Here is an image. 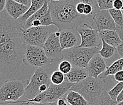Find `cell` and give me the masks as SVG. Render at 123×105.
<instances>
[{"label": "cell", "instance_id": "35", "mask_svg": "<svg viewBox=\"0 0 123 105\" xmlns=\"http://www.w3.org/2000/svg\"><path fill=\"white\" fill-rule=\"evenodd\" d=\"M56 104L57 105H69L66 98H64V97L58 99V101H56Z\"/></svg>", "mask_w": 123, "mask_h": 105}, {"label": "cell", "instance_id": "1", "mask_svg": "<svg viewBox=\"0 0 123 105\" xmlns=\"http://www.w3.org/2000/svg\"><path fill=\"white\" fill-rule=\"evenodd\" d=\"M22 27L6 10L0 12V74H15L24 63L26 45Z\"/></svg>", "mask_w": 123, "mask_h": 105}, {"label": "cell", "instance_id": "36", "mask_svg": "<svg viewBox=\"0 0 123 105\" xmlns=\"http://www.w3.org/2000/svg\"><path fill=\"white\" fill-rule=\"evenodd\" d=\"M14 1L17 3L23 4V5H28V6H30L31 3V0H14Z\"/></svg>", "mask_w": 123, "mask_h": 105}, {"label": "cell", "instance_id": "27", "mask_svg": "<svg viewBox=\"0 0 123 105\" xmlns=\"http://www.w3.org/2000/svg\"><path fill=\"white\" fill-rule=\"evenodd\" d=\"M39 23L41 26H50L51 25H54V23L53 21V19L51 17V12L49 9V11L46 14L43 15L41 19L39 20Z\"/></svg>", "mask_w": 123, "mask_h": 105}, {"label": "cell", "instance_id": "17", "mask_svg": "<svg viewBox=\"0 0 123 105\" xmlns=\"http://www.w3.org/2000/svg\"><path fill=\"white\" fill-rule=\"evenodd\" d=\"M66 79L69 82L77 83L89 77L87 69L74 66L68 74L65 75Z\"/></svg>", "mask_w": 123, "mask_h": 105}, {"label": "cell", "instance_id": "6", "mask_svg": "<svg viewBox=\"0 0 123 105\" xmlns=\"http://www.w3.org/2000/svg\"><path fill=\"white\" fill-rule=\"evenodd\" d=\"M55 25L33 26L26 29H22L23 41L26 45H33L43 47L50 34L56 31L55 29Z\"/></svg>", "mask_w": 123, "mask_h": 105}, {"label": "cell", "instance_id": "10", "mask_svg": "<svg viewBox=\"0 0 123 105\" xmlns=\"http://www.w3.org/2000/svg\"><path fill=\"white\" fill-rule=\"evenodd\" d=\"M53 61L47 56L43 47L33 45H26L24 63L36 67H46Z\"/></svg>", "mask_w": 123, "mask_h": 105}, {"label": "cell", "instance_id": "41", "mask_svg": "<svg viewBox=\"0 0 123 105\" xmlns=\"http://www.w3.org/2000/svg\"><path fill=\"white\" fill-rule=\"evenodd\" d=\"M49 1H62V0H49Z\"/></svg>", "mask_w": 123, "mask_h": 105}, {"label": "cell", "instance_id": "3", "mask_svg": "<svg viewBox=\"0 0 123 105\" xmlns=\"http://www.w3.org/2000/svg\"><path fill=\"white\" fill-rule=\"evenodd\" d=\"M50 70L46 67H36L26 85L25 94L20 100H31L46 91L51 85Z\"/></svg>", "mask_w": 123, "mask_h": 105}, {"label": "cell", "instance_id": "30", "mask_svg": "<svg viewBox=\"0 0 123 105\" xmlns=\"http://www.w3.org/2000/svg\"><path fill=\"white\" fill-rule=\"evenodd\" d=\"M113 8L122 10L123 9V0H114L113 3Z\"/></svg>", "mask_w": 123, "mask_h": 105}, {"label": "cell", "instance_id": "20", "mask_svg": "<svg viewBox=\"0 0 123 105\" xmlns=\"http://www.w3.org/2000/svg\"><path fill=\"white\" fill-rule=\"evenodd\" d=\"M122 70H123V58H119L114 61L110 66L107 67L106 70L100 74L98 78L104 80L109 76L114 75L116 73Z\"/></svg>", "mask_w": 123, "mask_h": 105}, {"label": "cell", "instance_id": "28", "mask_svg": "<svg viewBox=\"0 0 123 105\" xmlns=\"http://www.w3.org/2000/svg\"><path fill=\"white\" fill-rule=\"evenodd\" d=\"M114 0H97L100 10H109L113 8Z\"/></svg>", "mask_w": 123, "mask_h": 105}, {"label": "cell", "instance_id": "26", "mask_svg": "<svg viewBox=\"0 0 123 105\" xmlns=\"http://www.w3.org/2000/svg\"><path fill=\"white\" fill-rule=\"evenodd\" d=\"M72 68V63L66 60H62L58 65V70L66 75Z\"/></svg>", "mask_w": 123, "mask_h": 105}, {"label": "cell", "instance_id": "13", "mask_svg": "<svg viewBox=\"0 0 123 105\" xmlns=\"http://www.w3.org/2000/svg\"><path fill=\"white\" fill-rule=\"evenodd\" d=\"M107 64L104 58L98 53L94 55L88 63L87 70L89 77L98 78L107 69Z\"/></svg>", "mask_w": 123, "mask_h": 105}, {"label": "cell", "instance_id": "4", "mask_svg": "<svg viewBox=\"0 0 123 105\" xmlns=\"http://www.w3.org/2000/svg\"><path fill=\"white\" fill-rule=\"evenodd\" d=\"M104 80L100 78L88 77L86 79L75 83L70 90L76 91L85 98L89 105L98 101L104 90Z\"/></svg>", "mask_w": 123, "mask_h": 105}, {"label": "cell", "instance_id": "29", "mask_svg": "<svg viewBox=\"0 0 123 105\" xmlns=\"http://www.w3.org/2000/svg\"><path fill=\"white\" fill-rule=\"evenodd\" d=\"M4 104H7L8 105H41L42 103L35 102H30L26 100H18L17 101H9V102L3 103Z\"/></svg>", "mask_w": 123, "mask_h": 105}, {"label": "cell", "instance_id": "22", "mask_svg": "<svg viewBox=\"0 0 123 105\" xmlns=\"http://www.w3.org/2000/svg\"><path fill=\"white\" fill-rule=\"evenodd\" d=\"M102 39V38H101ZM102 48L99 51V54L105 59H108L113 56L116 47L108 45L103 39H102Z\"/></svg>", "mask_w": 123, "mask_h": 105}, {"label": "cell", "instance_id": "9", "mask_svg": "<svg viewBox=\"0 0 123 105\" xmlns=\"http://www.w3.org/2000/svg\"><path fill=\"white\" fill-rule=\"evenodd\" d=\"M80 36L81 41L78 46L82 47H99L102 45L101 36L98 29L88 23H83L75 28Z\"/></svg>", "mask_w": 123, "mask_h": 105}, {"label": "cell", "instance_id": "42", "mask_svg": "<svg viewBox=\"0 0 123 105\" xmlns=\"http://www.w3.org/2000/svg\"><path fill=\"white\" fill-rule=\"evenodd\" d=\"M0 78H1V77H0ZM1 78H0V88H1Z\"/></svg>", "mask_w": 123, "mask_h": 105}, {"label": "cell", "instance_id": "45", "mask_svg": "<svg viewBox=\"0 0 123 105\" xmlns=\"http://www.w3.org/2000/svg\"></svg>", "mask_w": 123, "mask_h": 105}, {"label": "cell", "instance_id": "2", "mask_svg": "<svg viewBox=\"0 0 123 105\" xmlns=\"http://www.w3.org/2000/svg\"><path fill=\"white\" fill-rule=\"evenodd\" d=\"M79 1L62 0L49 1V9L54 25L59 30L74 29L83 23H88L96 29L92 18L80 15L77 12L76 5Z\"/></svg>", "mask_w": 123, "mask_h": 105}, {"label": "cell", "instance_id": "34", "mask_svg": "<svg viewBox=\"0 0 123 105\" xmlns=\"http://www.w3.org/2000/svg\"><path fill=\"white\" fill-rule=\"evenodd\" d=\"M116 50L121 58H123V41L116 47Z\"/></svg>", "mask_w": 123, "mask_h": 105}, {"label": "cell", "instance_id": "31", "mask_svg": "<svg viewBox=\"0 0 123 105\" xmlns=\"http://www.w3.org/2000/svg\"><path fill=\"white\" fill-rule=\"evenodd\" d=\"M85 4L83 2H81L79 1L78 3L76 5V10L77 12L80 15H84V9H85Z\"/></svg>", "mask_w": 123, "mask_h": 105}, {"label": "cell", "instance_id": "25", "mask_svg": "<svg viewBox=\"0 0 123 105\" xmlns=\"http://www.w3.org/2000/svg\"><path fill=\"white\" fill-rule=\"evenodd\" d=\"M123 89V82H119L116 84L113 88L108 91V94L110 97L114 101H116L118 95L120 94Z\"/></svg>", "mask_w": 123, "mask_h": 105}, {"label": "cell", "instance_id": "21", "mask_svg": "<svg viewBox=\"0 0 123 105\" xmlns=\"http://www.w3.org/2000/svg\"><path fill=\"white\" fill-rule=\"evenodd\" d=\"M65 98L70 105H89L80 94L74 90H69L65 95Z\"/></svg>", "mask_w": 123, "mask_h": 105}, {"label": "cell", "instance_id": "38", "mask_svg": "<svg viewBox=\"0 0 123 105\" xmlns=\"http://www.w3.org/2000/svg\"><path fill=\"white\" fill-rule=\"evenodd\" d=\"M122 101H123V89L121 91V92L120 93V94L118 95L117 99H116V102L117 103L121 102Z\"/></svg>", "mask_w": 123, "mask_h": 105}, {"label": "cell", "instance_id": "23", "mask_svg": "<svg viewBox=\"0 0 123 105\" xmlns=\"http://www.w3.org/2000/svg\"><path fill=\"white\" fill-rule=\"evenodd\" d=\"M93 105H117V102L110 97L108 92L104 89L100 98Z\"/></svg>", "mask_w": 123, "mask_h": 105}, {"label": "cell", "instance_id": "5", "mask_svg": "<svg viewBox=\"0 0 123 105\" xmlns=\"http://www.w3.org/2000/svg\"><path fill=\"white\" fill-rule=\"evenodd\" d=\"M99 47L75 46L63 50L62 60H68L73 66L87 69L89 61L94 55L99 53Z\"/></svg>", "mask_w": 123, "mask_h": 105}, {"label": "cell", "instance_id": "14", "mask_svg": "<svg viewBox=\"0 0 123 105\" xmlns=\"http://www.w3.org/2000/svg\"><path fill=\"white\" fill-rule=\"evenodd\" d=\"M60 31V41L63 50L79 46L78 38L72 29H64Z\"/></svg>", "mask_w": 123, "mask_h": 105}, {"label": "cell", "instance_id": "7", "mask_svg": "<svg viewBox=\"0 0 123 105\" xmlns=\"http://www.w3.org/2000/svg\"><path fill=\"white\" fill-rule=\"evenodd\" d=\"M29 80L20 81L12 78L4 81L0 88V101L3 103L20 100L25 94V84Z\"/></svg>", "mask_w": 123, "mask_h": 105}, {"label": "cell", "instance_id": "18", "mask_svg": "<svg viewBox=\"0 0 123 105\" xmlns=\"http://www.w3.org/2000/svg\"><path fill=\"white\" fill-rule=\"evenodd\" d=\"M45 1L46 0H31V5L28 10L22 16L19 18L17 20L18 23L20 24L22 27L30 16L35 14L38 10H39L43 6Z\"/></svg>", "mask_w": 123, "mask_h": 105}, {"label": "cell", "instance_id": "46", "mask_svg": "<svg viewBox=\"0 0 123 105\" xmlns=\"http://www.w3.org/2000/svg\"></svg>", "mask_w": 123, "mask_h": 105}, {"label": "cell", "instance_id": "43", "mask_svg": "<svg viewBox=\"0 0 123 105\" xmlns=\"http://www.w3.org/2000/svg\"><path fill=\"white\" fill-rule=\"evenodd\" d=\"M122 12H123V9L122 10Z\"/></svg>", "mask_w": 123, "mask_h": 105}, {"label": "cell", "instance_id": "40", "mask_svg": "<svg viewBox=\"0 0 123 105\" xmlns=\"http://www.w3.org/2000/svg\"><path fill=\"white\" fill-rule=\"evenodd\" d=\"M117 105H123V101L119 103H117Z\"/></svg>", "mask_w": 123, "mask_h": 105}, {"label": "cell", "instance_id": "39", "mask_svg": "<svg viewBox=\"0 0 123 105\" xmlns=\"http://www.w3.org/2000/svg\"><path fill=\"white\" fill-rule=\"evenodd\" d=\"M41 105H57L56 103H42Z\"/></svg>", "mask_w": 123, "mask_h": 105}, {"label": "cell", "instance_id": "15", "mask_svg": "<svg viewBox=\"0 0 123 105\" xmlns=\"http://www.w3.org/2000/svg\"><path fill=\"white\" fill-rule=\"evenodd\" d=\"M29 7L30 6L17 3L14 0H6L5 9L11 17L17 20L28 10Z\"/></svg>", "mask_w": 123, "mask_h": 105}, {"label": "cell", "instance_id": "24", "mask_svg": "<svg viewBox=\"0 0 123 105\" xmlns=\"http://www.w3.org/2000/svg\"><path fill=\"white\" fill-rule=\"evenodd\" d=\"M50 80L51 83L56 85H61L66 80L65 74L61 72L60 70H55L51 73L50 76Z\"/></svg>", "mask_w": 123, "mask_h": 105}, {"label": "cell", "instance_id": "33", "mask_svg": "<svg viewBox=\"0 0 123 105\" xmlns=\"http://www.w3.org/2000/svg\"><path fill=\"white\" fill-rule=\"evenodd\" d=\"M80 1L83 2L85 4H91V5H93L94 7H96V8H99L98 2H97V0H80Z\"/></svg>", "mask_w": 123, "mask_h": 105}, {"label": "cell", "instance_id": "32", "mask_svg": "<svg viewBox=\"0 0 123 105\" xmlns=\"http://www.w3.org/2000/svg\"><path fill=\"white\" fill-rule=\"evenodd\" d=\"M114 79L117 82H123V70H120L114 75Z\"/></svg>", "mask_w": 123, "mask_h": 105}, {"label": "cell", "instance_id": "37", "mask_svg": "<svg viewBox=\"0 0 123 105\" xmlns=\"http://www.w3.org/2000/svg\"><path fill=\"white\" fill-rule=\"evenodd\" d=\"M6 0H0V12L4 10L6 7Z\"/></svg>", "mask_w": 123, "mask_h": 105}, {"label": "cell", "instance_id": "16", "mask_svg": "<svg viewBox=\"0 0 123 105\" xmlns=\"http://www.w3.org/2000/svg\"><path fill=\"white\" fill-rule=\"evenodd\" d=\"M49 1L46 0L44 4L39 10H38L35 14H33L31 16H30L27 21L25 22L24 24L22 26L23 29H26L30 27L33 26H41L39 23V20L41 18L47 13L49 10Z\"/></svg>", "mask_w": 123, "mask_h": 105}, {"label": "cell", "instance_id": "8", "mask_svg": "<svg viewBox=\"0 0 123 105\" xmlns=\"http://www.w3.org/2000/svg\"><path fill=\"white\" fill-rule=\"evenodd\" d=\"M75 83L69 82L66 79L64 82L60 85L51 83L46 91L40 94L31 100H24L30 102L39 103H56L58 99L62 98L66 94Z\"/></svg>", "mask_w": 123, "mask_h": 105}, {"label": "cell", "instance_id": "11", "mask_svg": "<svg viewBox=\"0 0 123 105\" xmlns=\"http://www.w3.org/2000/svg\"><path fill=\"white\" fill-rule=\"evenodd\" d=\"M60 30L51 33L43 46L47 56L53 61L62 60L63 49L60 44Z\"/></svg>", "mask_w": 123, "mask_h": 105}, {"label": "cell", "instance_id": "12", "mask_svg": "<svg viewBox=\"0 0 123 105\" xmlns=\"http://www.w3.org/2000/svg\"><path fill=\"white\" fill-rule=\"evenodd\" d=\"M95 27L100 31L103 30H116V24L108 10H100L93 16Z\"/></svg>", "mask_w": 123, "mask_h": 105}, {"label": "cell", "instance_id": "19", "mask_svg": "<svg viewBox=\"0 0 123 105\" xmlns=\"http://www.w3.org/2000/svg\"><path fill=\"white\" fill-rule=\"evenodd\" d=\"M99 32L102 39L104 40L107 44L116 48L123 41L116 30H100Z\"/></svg>", "mask_w": 123, "mask_h": 105}, {"label": "cell", "instance_id": "44", "mask_svg": "<svg viewBox=\"0 0 123 105\" xmlns=\"http://www.w3.org/2000/svg\"><path fill=\"white\" fill-rule=\"evenodd\" d=\"M0 105H1V104H0Z\"/></svg>", "mask_w": 123, "mask_h": 105}]
</instances>
